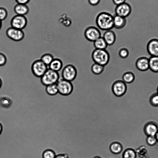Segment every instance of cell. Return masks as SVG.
<instances>
[{"label": "cell", "instance_id": "d590c367", "mask_svg": "<svg viewBox=\"0 0 158 158\" xmlns=\"http://www.w3.org/2000/svg\"><path fill=\"white\" fill-rule=\"evenodd\" d=\"M16 2L18 4H26L30 0H15Z\"/></svg>", "mask_w": 158, "mask_h": 158}, {"label": "cell", "instance_id": "ab89813d", "mask_svg": "<svg viewBox=\"0 0 158 158\" xmlns=\"http://www.w3.org/2000/svg\"><path fill=\"white\" fill-rule=\"evenodd\" d=\"M2 25V21L0 20V30H1Z\"/></svg>", "mask_w": 158, "mask_h": 158}, {"label": "cell", "instance_id": "5bb4252c", "mask_svg": "<svg viewBox=\"0 0 158 158\" xmlns=\"http://www.w3.org/2000/svg\"><path fill=\"white\" fill-rule=\"evenodd\" d=\"M135 64L139 70L146 71L149 69V58L146 57H140L137 60Z\"/></svg>", "mask_w": 158, "mask_h": 158}, {"label": "cell", "instance_id": "f1b7e54d", "mask_svg": "<svg viewBox=\"0 0 158 158\" xmlns=\"http://www.w3.org/2000/svg\"><path fill=\"white\" fill-rule=\"evenodd\" d=\"M146 142L148 145L153 146L156 144L157 141L155 136H147Z\"/></svg>", "mask_w": 158, "mask_h": 158}, {"label": "cell", "instance_id": "9c48e42d", "mask_svg": "<svg viewBox=\"0 0 158 158\" xmlns=\"http://www.w3.org/2000/svg\"><path fill=\"white\" fill-rule=\"evenodd\" d=\"M84 35L86 39L91 42H94L101 37L99 29L94 26H90L86 28L84 31Z\"/></svg>", "mask_w": 158, "mask_h": 158}, {"label": "cell", "instance_id": "83f0119b", "mask_svg": "<svg viewBox=\"0 0 158 158\" xmlns=\"http://www.w3.org/2000/svg\"><path fill=\"white\" fill-rule=\"evenodd\" d=\"M56 154L55 152L51 149L45 150L42 153V158H54Z\"/></svg>", "mask_w": 158, "mask_h": 158}, {"label": "cell", "instance_id": "3957f363", "mask_svg": "<svg viewBox=\"0 0 158 158\" xmlns=\"http://www.w3.org/2000/svg\"><path fill=\"white\" fill-rule=\"evenodd\" d=\"M59 73L48 68L40 78L42 84L45 86L56 84L60 79Z\"/></svg>", "mask_w": 158, "mask_h": 158}, {"label": "cell", "instance_id": "2e32d148", "mask_svg": "<svg viewBox=\"0 0 158 158\" xmlns=\"http://www.w3.org/2000/svg\"><path fill=\"white\" fill-rule=\"evenodd\" d=\"M127 20L126 18L115 15L113 18L114 27L117 29H121L126 25Z\"/></svg>", "mask_w": 158, "mask_h": 158}, {"label": "cell", "instance_id": "484cf974", "mask_svg": "<svg viewBox=\"0 0 158 158\" xmlns=\"http://www.w3.org/2000/svg\"><path fill=\"white\" fill-rule=\"evenodd\" d=\"M54 59L53 56L51 54L46 53L43 54L40 59L48 66Z\"/></svg>", "mask_w": 158, "mask_h": 158}, {"label": "cell", "instance_id": "f35d334b", "mask_svg": "<svg viewBox=\"0 0 158 158\" xmlns=\"http://www.w3.org/2000/svg\"><path fill=\"white\" fill-rule=\"evenodd\" d=\"M2 85V81L1 79L0 78V89L1 88Z\"/></svg>", "mask_w": 158, "mask_h": 158}, {"label": "cell", "instance_id": "4fadbf2b", "mask_svg": "<svg viewBox=\"0 0 158 158\" xmlns=\"http://www.w3.org/2000/svg\"><path fill=\"white\" fill-rule=\"evenodd\" d=\"M147 49L151 56H158V39H153L149 40L147 44Z\"/></svg>", "mask_w": 158, "mask_h": 158}, {"label": "cell", "instance_id": "e575fe53", "mask_svg": "<svg viewBox=\"0 0 158 158\" xmlns=\"http://www.w3.org/2000/svg\"><path fill=\"white\" fill-rule=\"evenodd\" d=\"M54 158H69L67 154H60L56 155Z\"/></svg>", "mask_w": 158, "mask_h": 158}, {"label": "cell", "instance_id": "b9f144b4", "mask_svg": "<svg viewBox=\"0 0 158 158\" xmlns=\"http://www.w3.org/2000/svg\"><path fill=\"white\" fill-rule=\"evenodd\" d=\"M157 93H158V86H157Z\"/></svg>", "mask_w": 158, "mask_h": 158}, {"label": "cell", "instance_id": "60d3db41", "mask_svg": "<svg viewBox=\"0 0 158 158\" xmlns=\"http://www.w3.org/2000/svg\"><path fill=\"white\" fill-rule=\"evenodd\" d=\"M93 158H101L98 156H96L94 157Z\"/></svg>", "mask_w": 158, "mask_h": 158}, {"label": "cell", "instance_id": "7c38bea8", "mask_svg": "<svg viewBox=\"0 0 158 158\" xmlns=\"http://www.w3.org/2000/svg\"><path fill=\"white\" fill-rule=\"evenodd\" d=\"M158 130V124L153 121L147 122L143 127V131L147 136H155Z\"/></svg>", "mask_w": 158, "mask_h": 158}, {"label": "cell", "instance_id": "d6a6232c", "mask_svg": "<svg viewBox=\"0 0 158 158\" xmlns=\"http://www.w3.org/2000/svg\"><path fill=\"white\" fill-rule=\"evenodd\" d=\"M89 3L91 5L95 6L100 2V0H88Z\"/></svg>", "mask_w": 158, "mask_h": 158}, {"label": "cell", "instance_id": "4dcf8cb0", "mask_svg": "<svg viewBox=\"0 0 158 158\" xmlns=\"http://www.w3.org/2000/svg\"><path fill=\"white\" fill-rule=\"evenodd\" d=\"M8 12L6 9L0 6V20L2 21L7 17Z\"/></svg>", "mask_w": 158, "mask_h": 158}, {"label": "cell", "instance_id": "6da1fadb", "mask_svg": "<svg viewBox=\"0 0 158 158\" xmlns=\"http://www.w3.org/2000/svg\"><path fill=\"white\" fill-rule=\"evenodd\" d=\"M113 16L106 11L99 13L96 18V23L98 28L103 31L111 30L114 27Z\"/></svg>", "mask_w": 158, "mask_h": 158}, {"label": "cell", "instance_id": "836d02e7", "mask_svg": "<svg viewBox=\"0 0 158 158\" xmlns=\"http://www.w3.org/2000/svg\"><path fill=\"white\" fill-rule=\"evenodd\" d=\"M126 0H112L114 4L116 6L121 4L125 2Z\"/></svg>", "mask_w": 158, "mask_h": 158}, {"label": "cell", "instance_id": "603a6c76", "mask_svg": "<svg viewBox=\"0 0 158 158\" xmlns=\"http://www.w3.org/2000/svg\"><path fill=\"white\" fill-rule=\"evenodd\" d=\"M135 77L134 73L131 72H127L124 73L122 76V78L126 84H130L134 81Z\"/></svg>", "mask_w": 158, "mask_h": 158}, {"label": "cell", "instance_id": "5b68a950", "mask_svg": "<svg viewBox=\"0 0 158 158\" xmlns=\"http://www.w3.org/2000/svg\"><path fill=\"white\" fill-rule=\"evenodd\" d=\"M48 68V66L40 59L34 61L31 66V71L35 77L39 78H40Z\"/></svg>", "mask_w": 158, "mask_h": 158}, {"label": "cell", "instance_id": "52a82bcc", "mask_svg": "<svg viewBox=\"0 0 158 158\" xmlns=\"http://www.w3.org/2000/svg\"><path fill=\"white\" fill-rule=\"evenodd\" d=\"M127 87L126 84L122 80H117L114 82L111 91L116 96L121 97L124 96L127 92Z\"/></svg>", "mask_w": 158, "mask_h": 158}, {"label": "cell", "instance_id": "e0dca14e", "mask_svg": "<svg viewBox=\"0 0 158 158\" xmlns=\"http://www.w3.org/2000/svg\"><path fill=\"white\" fill-rule=\"evenodd\" d=\"M14 11L17 15L24 16L28 12L29 8L26 4L17 3L14 6Z\"/></svg>", "mask_w": 158, "mask_h": 158}, {"label": "cell", "instance_id": "8fae6325", "mask_svg": "<svg viewBox=\"0 0 158 158\" xmlns=\"http://www.w3.org/2000/svg\"><path fill=\"white\" fill-rule=\"evenodd\" d=\"M10 24L11 27L22 30L27 25V20L24 15H16L12 18Z\"/></svg>", "mask_w": 158, "mask_h": 158}, {"label": "cell", "instance_id": "74e56055", "mask_svg": "<svg viewBox=\"0 0 158 158\" xmlns=\"http://www.w3.org/2000/svg\"><path fill=\"white\" fill-rule=\"evenodd\" d=\"M155 136L157 142H158V130L156 135H155Z\"/></svg>", "mask_w": 158, "mask_h": 158}, {"label": "cell", "instance_id": "ffe728a7", "mask_svg": "<svg viewBox=\"0 0 158 158\" xmlns=\"http://www.w3.org/2000/svg\"><path fill=\"white\" fill-rule=\"evenodd\" d=\"M136 152L132 148L128 147L123 148L122 152V158H136Z\"/></svg>", "mask_w": 158, "mask_h": 158}, {"label": "cell", "instance_id": "cb8c5ba5", "mask_svg": "<svg viewBox=\"0 0 158 158\" xmlns=\"http://www.w3.org/2000/svg\"><path fill=\"white\" fill-rule=\"evenodd\" d=\"M45 86V91L49 95L54 96L58 93L56 84H51Z\"/></svg>", "mask_w": 158, "mask_h": 158}, {"label": "cell", "instance_id": "7a4b0ae2", "mask_svg": "<svg viewBox=\"0 0 158 158\" xmlns=\"http://www.w3.org/2000/svg\"><path fill=\"white\" fill-rule=\"evenodd\" d=\"M92 58L95 63L105 66L108 63L110 56L106 49H95L92 52Z\"/></svg>", "mask_w": 158, "mask_h": 158}, {"label": "cell", "instance_id": "8d00e7d4", "mask_svg": "<svg viewBox=\"0 0 158 158\" xmlns=\"http://www.w3.org/2000/svg\"><path fill=\"white\" fill-rule=\"evenodd\" d=\"M3 131V126L1 123L0 122V136L1 135Z\"/></svg>", "mask_w": 158, "mask_h": 158}, {"label": "cell", "instance_id": "9a60e30c", "mask_svg": "<svg viewBox=\"0 0 158 158\" xmlns=\"http://www.w3.org/2000/svg\"><path fill=\"white\" fill-rule=\"evenodd\" d=\"M102 37L108 45H111L115 42L116 36L115 32L111 30L105 31Z\"/></svg>", "mask_w": 158, "mask_h": 158}, {"label": "cell", "instance_id": "4316f807", "mask_svg": "<svg viewBox=\"0 0 158 158\" xmlns=\"http://www.w3.org/2000/svg\"><path fill=\"white\" fill-rule=\"evenodd\" d=\"M149 102L150 104L155 107H158V93L157 92L152 94L149 98Z\"/></svg>", "mask_w": 158, "mask_h": 158}, {"label": "cell", "instance_id": "30bf717a", "mask_svg": "<svg viewBox=\"0 0 158 158\" xmlns=\"http://www.w3.org/2000/svg\"><path fill=\"white\" fill-rule=\"evenodd\" d=\"M114 11L115 15L126 18L131 14V7L129 3L125 2L116 6Z\"/></svg>", "mask_w": 158, "mask_h": 158}, {"label": "cell", "instance_id": "277c9868", "mask_svg": "<svg viewBox=\"0 0 158 158\" xmlns=\"http://www.w3.org/2000/svg\"><path fill=\"white\" fill-rule=\"evenodd\" d=\"M56 84L58 93L62 95H69L73 91V86L71 81L61 78L59 79Z\"/></svg>", "mask_w": 158, "mask_h": 158}, {"label": "cell", "instance_id": "8992f818", "mask_svg": "<svg viewBox=\"0 0 158 158\" xmlns=\"http://www.w3.org/2000/svg\"><path fill=\"white\" fill-rule=\"evenodd\" d=\"M77 74V71L76 68L72 64H68L65 66L61 72L62 78L71 82L76 78Z\"/></svg>", "mask_w": 158, "mask_h": 158}, {"label": "cell", "instance_id": "d6986e66", "mask_svg": "<svg viewBox=\"0 0 158 158\" xmlns=\"http://www.w3.org/2000/svg\"><path fill=\"white\" fill-rule=\"evenodd\" d=\"M149 69L152 72L158 73V56H151L149 58Z\"/></svg>", "mask_w": 158, "mask_h": 158}, {"label": "cell", "instance_id": "ba28073f", "mask_svg": "<svg viewBox=\"0 0 158 158\" xmlns=\"http://www.w3.org/2000/svg\"><path fill=\"white\" fill-rule=\"evenodd\" d=\"M6 34L9 39L15 42L22 40L25 36L24 33L22 30L11 27L7 29Z\"/></svg>", "mask_w": 158, "mask_h": 158}, {"label": "cell", "instance_id": "f546056e", "mask_svg": "<svg viewBox=\"0 0 158 158\" xmlns=\"http://www.w3.org/2000/svg\"><path fill=\"white\" fill-rule=\"evenodd\" d=\"M129 54L128 50L126 48H122L119 51L118 55L119 56L122 58H127Z\"/></svg>", "mask_w": 158, "mask_h": 158}, {"label": "cell", "instance_id": "1f68e13d", "mask_svg": "<svg viewBox=\"0 0 158 158\" xmlns=\"http://www.w3.org/2000/svg\"><path fill=\"white\" fill-rule=\"evenodd\" d=\"M7 61L6 56L4 53L0 52V66H2L5 65Z\"/></svg>", "mask_w": 158, "mask_h": 158}, {"label": "cell", "instance_id": "44dd1931", "mask_svg": "<svg viewBox=\"0 0 158 158\" xmlns=\"http://www.w3.org/2000/svg\"><path fill=\"white\" fill-rule=\"evenodd\" d=\"M110 149L113 153L118 154L122 152L123 148L122 145L119 143L114 142L110 145Z\"/></svg>", "mask_w": 158, "mask_h": 158}, {"label": "cell", "instance_id": "d4e9b609", "mask_svg": "<svg viewBox=\"0 0 158 158\" xmlns=\"http://www.w3.org/2000/svg\"><path fill=\"white\" fill-rule=\"evenodd\" d=\"M104 66L94 63L91 66V70L94 74L98 75L102 73L104 69Z\"/></svg>", "mask_w": 158, "mask_h": 158}, {"label": "cell", "instance_id": "ac0fdd59", "mask_svg": "<svg viewBox=\"0 0 158 158\" xmlns=\"http://www.w3.org/2000/svg\"><path fill=\"white\" fill-rule=\"evenodd\" d=\"M63 63L59 58H54L48 66V68L58 72L63 67Z\"/></svg>", "mask_w": 158, "mask_h": 158}, {"label": "cell", "instance_id": "7402d4cb", "mask_svg": "<svg viewBox=\"0 0 158 158\" xmlns=\"http://www.w3.org/2000/svg\"><path fill=\"white\" fill-rule=\"evenodd\" d=\"M94 46L95 49H106L108 45L102 37H100L94 42Z\"/></svg>", "mask_w": 158, "mask_h": 158}]
</instances>
